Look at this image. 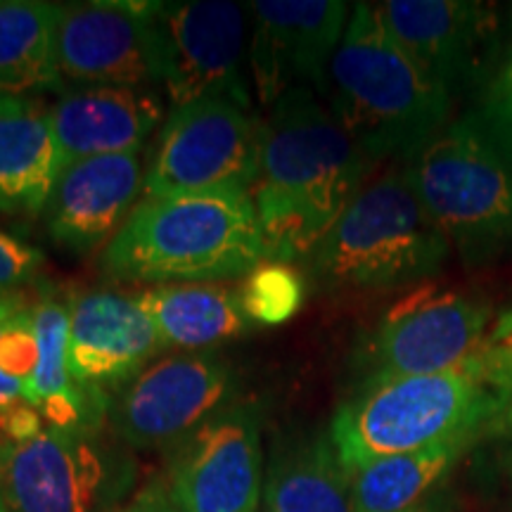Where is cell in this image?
<instances>
[{"mask_svg": "<svg viewBox=\"0 0 512 512\" xmlns=\"http://www.w3.org/2000/svg\"><path fill=\"white\" fill-rule=\"evenodd\" d=\"M373 166L309 86L290 88L261 119L252 200L266 261L309 259L366 188Z\"/></svg>", "mask_w": 512, "mask_h": 512, "instance_id": "1", "label": "cell"}, {"mask_svg": "<svg viewBox=\"0 0 512 512\" xmlns=\"http://www.w3.org/2000/svg\"><path fill=\"white\" fill-rule=\"evenodd\" d=\"M252 192L143 197L102 249L100 266L124 283H219L264 264Z\"/></svg>", "mask_w": 512, "mask_h": 512, "instance_id": "2", "label": "cell"}, {"mask_svg": "<svg viewBox=\"0 0 512 512\" xmlns=\"http://www.w3.org/2000/svg\"><path fill=\"white\" fill-rule=\"evenodd\" d=\"M330 110L373 162H411L444 131L451 91L425 74L384 24L356 3L330 67Z\"/></svg>", "mask_w": 512, "mask_h": 512, "instance_id": "3", "label": "cell"}, {"mask_svg": "<svg viewBox=\"0 0 512 512\" xmlns=\"http://www.w3.org/2000/svg\"><path fill=\"white\" fill-rule=\"evenodd\" d=\"M501 401L477 361L453 373L382 377L358 384L337 408L328 434L349 472L377 458L479 437Z\"/></svg>", "mask_w": 512, "mask_h": 512, "instance_id": "4", "label": "cell"}, {"mask_svg": "<svg viewBox=\"0 0 512 512\" xmlns=\"http://www.w3.org/2000/svg\"><path fill=\"white\" fill-rule=\"evenodd\" d=\"M451 245L403 174L392 166L366 183L306 264L328 290L382 292L420 285L446 264Z\"/></svg>", "mask_w": 512, "mask_h": 512, "instance_id": "5", "label": "cell"}, {"mask_svg": "<svg viewBox=\"0 0 512 512\" xmlns=\"http://www.w3.org/2000/svg\"><path fill=\"white\" fill-rule=\"evenodd\" d=\"M403 174L467 264L512 252V164L475 117L446 124Z\"/></svg>", "mask_w": 512, "mask_h": 512, "instance_id": "6", "label": "cell"}, {"mask_svg": "<svg viewBox=\"0 0 512 512\" xmlns=\"http://www.w3.org/2000/svg\"><path fill=\"white\" fill-rule=\"evenodd\" d=\"M261 121L223 98L171 107L145 174V197L252 192L259 178Z\"/></svg>", "mask_w": 512, "mask_h": 512, "instance_id": "7", "label": "cell"}, {"mask_svg": "<svg viewBox=\"0 0 512 512\" xmlns=\"http://www.w3.org/2000/svg\"><path fill=\"white\" fill-rule=\"evenodd\" d=\"M489 323L491 306L484 299L420 285L368 332L358 370L363 382L465 370L489 344Z\"/></svg>", "mask_w": 512, "mask_h": 512, "instance_id": "8", "label": "cell"}, {"mask_svg": "<svg viewBox=\"0 0 512 512\" xmlns=\"http://www.w3.org/2000/svg\"><path fill=\"white\" fill-rule=\"evenodd\" d=\"M247 8L228 0L157 3L162 86L171 107L223 98L252 110Z\"/></svg>", "mask_w": 512, "mask_h": 512, "instance_id": "9", "label": "cell"}, {"mask_svg": "<svg viewBox=\"0 0 512 512\" xmlns=\"http://www.w3.org/2000/svg\"><path fill=\"white\" fill-rule=\"evenodd\" d=\"M238 377L214 351H183L150 363L110 399L114 432L133 448L181 446L238 399Z\"/></svg>", "mask_w": 512, "mask_h": 512, "instance_id": "10", "label": "cell"}, {"mask_svg": "<svg viewBox=\"0 0 512 512\" xmlns=\"http://www.w3.org/2000/svg\"><path fill=\"white\" fill-rule=\"evenodd\" d=\"M157 3L57 5L55 62L69 86H162Z\"/></svg>", "mask_w": 512, "mask_h": 512, "instance_id": "11", "label": "cell"}, {"mask_svg": "<svg viewBox=\"0 0 512 512\" xmlns=\"http://www.w3.org/2000/svg\"><path fill=\"white\" fill-rule=\"evenodd\" d=\"M264 494L261 406L235 401L176 448L169 498L181 512H256Z\"/></svg>", "mask_w": 512, "mask_h": 512, "instance_id": "12", "label": "cell"}, {"mask_svg": "<svg viewBox=\"0 0 512 512\" xmlns=\"http://www.w3.org/2000/svg\"><path fill=\"white\" fill-rule=\"evenodd\" d=\"M119 472L88 430L46 427L19 444L0 441V498L12 512H95Z\"/></svg>", "mask_w": 512, "mask_h": 512, "instance_id": "13", "label": "cell"}, {"mask_svg": "<svg viewBox=\"0 0 512 512\" xmlns=\"http://www.w3.org/2000/svg\"><path fill=\"white\" fill-rule=\"evenodd\" d=\"M249 76L266 110L299 83L328 95L330 67L347 31L342 0H254L249 3Z\"/></svg>", "mask_w": 512, "mask_h": 512, "instance_id": "14", "label": "cell"}, {"mask_svg": "<svg viewBox=\"0 0 512 512\" xmlns=\"http://www.w3.org/2000/svg\"><path fill=\"white\" fill-rule=\"evenodd\" d=\"M69 370L83 387H124L164 349L136 297L86 290L69 297Z\"/></svg>", "mask_w": 512, "mask_h": 512, "instance_id": "15", "label": "cell"}, {"mask_svg": "<svg viewBox=\"0 0 512 512\" xmlns=\"http://www.w3.org/2000/svg\"><path fill=\"white\" fill-rule=\"evenodd\" d=\"M380 12L408 57L448 91L482 69L498 36V15L489 3L387 0Z\"/></svg>", "mask_w": 512, "mask_h": 512, "instance_id": "16", "label": "cell"}, {"mask_svg": "<svg viewBox=\"0 0 512 512\" xmlns=\"http://www.w3.org/2000/svg\"><path fill=\"white\" fill-rule=\"evenodd\" d=\"M145 192L140 152L67 164L46 204V228L57 245L86 254L110 242Z\"/></svg>", "mask_w": 512, "mask_h": 512, "instance_id": "17", "label": "cell"}, {"mask_svg": "<svg viewBox=\"0 0 512 512\" xmlns=\"http://www.w3.org/2000/svg\"><path fill=\"white\" fill-rule=\"evenodd\" d=\"M48 110L64 166L79 159L140 152L164 121V105L155 88L69 86Z\"/></svg>", "mask_w": 512, "mask_h": 512, "instance_id": "18", "label": "cell"}, {"mask_svg": "<svg viewBox=\"0 0 512 512\" xmlns=\"http://www.w3.org/2000/svg\"><path fill=\"white\" fill-rule=\"evenodd\" d=\"M62 169L48 107L36 98H0V211H46Z\"/></svg>", "mask_w": 512, "mask_h": 512, "instance_id": "19", "label": "cell"}, {"mask_svg": "<svg viewBox=\"0 0 512 512\" xmlns=\"http://www.w3.org/2000/svg\"><path fill=\"white\" fill-rule=\"evenodd\" d=\"M159 332L164 349L202 351L247 335L252 320L240 292L216 283L152 285L133 294Z\"/></svg>", "mask_w": 512, "mask_h": 512, "instance_id": "20", "label": "cell"}, {"mask_svg": "<svg viewBox=\"0 0 512 512\" xmlns=\"http://www.w3.org/2000/svg\"><path fill=\"white\" fill-rule=\"evenodd\" d=\"M261 496L266 512H354L349 472L330 434L275 441Z\"/></svg>", "mask_w": 512, "mask_h": 512, "instance_id": "21", "label": "cell"}, {"mask_svg": "<svg viewBox=\"0 0 512 512\" xmlns=\"http://www.w3.org/2000/svg\"><path fill=\"white\" fill-rule=\"evenodd\" d=\"M57 5L0 0V98H31L60 88L55 62Z\"/></svg>", "mask_w": 512, "mask_h": 512, "instance_id": "22", "label": "cell"}, {"mask_svg": "<svg viewBox=\"0 0 512 512\" xmlns=\"http://www.w3.org/2000/svg\"><path fill=\"white\" fill-rule=\"evenodd\" d=\"M477 437H463L413 453L377 458L349 470L354 512H406L456 465Z\"/></svg>", "mask_w": 512, "mask_h": 512, "instance_id": "23", "label": "cell"}, {"mask_svg": "<svg viewBox=\"0 0 512 512\" xmlns=\"http://www.w3.org/2000/svg\"><path fill=\"white\" fill-rule=\"evenodd\" d=\"M304 294V278L292 264L264 261L247 275L240 299L252 323L280 325L302 309Z\"/></svg>", "mask_w": 512, "mask_h": 512, "instance_id": "24", "label": "cell"}, {"mask_svg": "<svg viewBox=\"0 0 512 512\" xmlns=\"http://www.w3.org/2000/svg\"><path fill=\"white\" fill-rule=\"evenodd\" d=\"M46 256L34 245L0 230V294L27 285L41 271Z\"/></svg>", "mask_w": 512, "mask_h": 512, "instance_id": "25", "label": "cell"}, {"mask_svg": "<svg viewBox=\"0 0 512 512\" xmlns=\"http://www.w3.org/2000/svg\"><path fill=\"white\" fill-rule=\"evenodd\" d=\"M486 112H489V117H486L489 119L486 131L494 138V143L503 147L512 157V60L496 79L494 88H491Z\"/></svg>", "mask_w": 512, "mask_h": 512, "instance_id": "26", "label": "cell"}, {"mask_svg": "<svg viewBox=\"0 0 512 512\" xmlns=\"http://www.w3.org/2000/svg\"><path fill=\"white\" fill-rule=\"evenodd\" d=\"M477 368L496 392L512 394V354H505V351H498L491 344H486L482 356L477 358Z\"/></svg>", "mask_w": 512, "mask_h": 512, "instance_id": "27", "label": "cell"}, {"mask_svg": "<svg viewBox=\"0 0 512 512\" xmlns=\"http://www.w3.org/2000/svg\"><path fill=\"white\" fill-rule=\"evenodd\" d=\"M486 432L496 434V437L501 439L505 467H508L512 475V394H503L501 406H498L494 418L486 425Z\"/></svg>", "mask_w": 512, "mask_h": 512, "instance_id": "28", "label": "cell"}, {"mask_svg": "<svg viewBox=\"0 0 512 512\" xmlns=\"http://www.w3.org/2000/svg\"><path fill=\"white\" fill-rule=\"evenodd\" d=\"M489 344L498 351H505V354H512V311L505 313L496 320V325L491 328Z\"/></svg>", "mask_w": 512, "mask_h": 512, "instance_id": "29", "label": "cell"}, {"mask_svg": "<svg viewBox=\"0 0 512 512\" xmlns=\"http://www.w3.org/2000/svg\"><path fill=\"white\" fill-rule=\"evenodd\" d=\"M124 512H181L174 505V501H164V498H140L138 503H133L131 508Z\"/></svg>", "mask_w": 512, "mask_h": 512, "instance_id": "30", "label": "cell"}, {"mask_svg": "<svg viewBox=\"0 0 512 512\" xmlns=\"http://www.w3.org/2000/svg\"><path fill=\"white\" fill-rule=\"evenodd\" d=\"M15 302H17L15 297H5V294H0V313H3L5 309H10Z\"/></svg>", "mask_w": 512, "mask_h": 512, "instance_id": "31", "label": "cell"}, {"mask_svg": "<svg viewBox=\"0 0 512 512\" xmlns=\"http://www.w3.org/2000/svg\"><path fill=\"white\" fill-rule=\"evenodd\" d=\"M406 512H430V510H427V508H425V505H420V503H418V505H415V508H411V510H406Z\"/></svg>", "mask_w": 512, "mask_h": 512, "instance_id": "32", "label": "cell"}, {"mask_svg": "<svg viewBox=\"0 0 512 512\" xmlns=\"http://www.w3.org/2000/svg\"><path fill=\"white\" fill-rule=\"evenodd\" d=\"M0 512H8V508H5V503H3V498H0Z\"/></svg>", "mask_w": 512, "mask_h": 512, "instance_id": "33", "label": "cell"}]
</instances>
